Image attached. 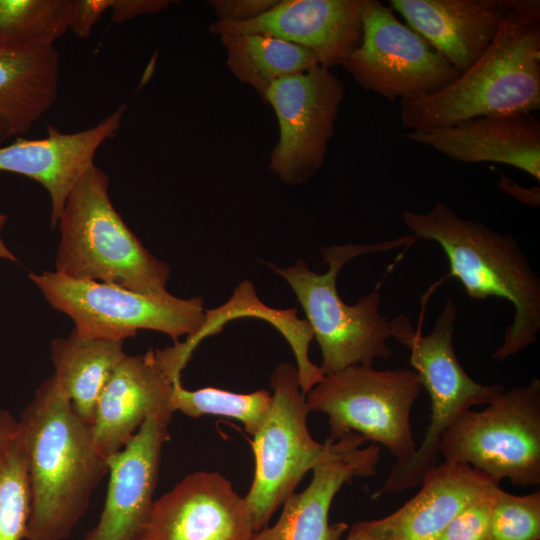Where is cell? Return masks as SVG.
I'll return each mask as SVG.
<instances>
[{
	"mask_svg": "<svg viewBox=\"0 0 540 540\" xmlns=\"http://www.w3.org/2000/svg\"><path fill=\"white\" fill-rule=\"evenodd\" d=\"M17 421L31 493L25 540H65L108 474L107 459L54 375L38 387Z\"/></svg>",
	"mask_w": 540,
	"mask_h": 540,
	"instance_id": "6da1fadb",
	"label": "cell"
},
{
	"mask_svg": "<svg viewBox=\"0 0 540 540\" xmlns=\"http://www.w3.org/2000/svg\"><path fill=\"white\" fill-rule=\"evenodd\" d=\"M540 109V1L514 0L483 54L438 93L401 101L402 126L412 131Z\"/></svg>",
	"mask_w": 540,
	"mask_h": 540,
	"instance_id": "7a4b0ae2",
	"label": "cell"
},
{
	"mask_svg": "<svg viewBox=\"0 0 540 540\" xmlns=\"http://www.w3.org/2000/svg\"><path fill=\"white\" fill-rule=\"evenodd\" d=\"M402 220L416 239L439 244L449 261V276L460 281L470 298L498 297L513 305V321L492 355L494 360H506L536 342L540 279L511 234L461 218L443 202L425 213L405 210Z\"/></svg>",
	"mask_w": 540,
	"mask_h": 540,
	"instance_id": "3957f363",
	"label": "cell"
},
{
	"mask_svg": "<svg viewBox=\"0 0 540 540\" xmlns=\"http://www.w3.org/2000/svg\"><path fill=\"white\" fill-rule=\"evenodd\" d=\"M57 226L55 271L134 292H167L169 266L129 229L109 196V178L92 164L71 189Z\"/></svg>",
	"mask_w": 540,
	"mask_h": 540,
	"instance_id": "277c9868",
	"label": "cell"
},
{
	"mask_svg": "<svg viewBox=\"0 0 540 540\" xmlns=\"http://www.w3.org/2000/svg\"><path fill=\"white\" fill-rule=\"evenodd\" d=\"M416 240L410 234L374 244L321 247L323 262L328 264L324 274L310 270L301 259L285 268L267 264L286 280L302 306L321 350L324 375L353 365L372 366L376 359L392 355L387 343L390 324L380 313L378 289L362 296L355 305L345 303L337 290L340 269L355 257L411 245Z\"/></svg>",
	"mask_w": 540,
	"mask_h": 540,
	"instance_id": "5b68a950",
	"label": "cell"
},
{
	"mask_svg": "<svg viewBox=\"0 0 540 540\" xmlns=\"http://www.w3.org/2000/svg\"><path fill=\"white\" fill-rule=\"evenodd\" d=\"M270 384L271 408L265 423L253 436L254 477L244 496L254 532L268 525L308 471L366 442L354 432L324 444L311 436L307 426L311 410L301 390L296 365L279 364L270 375Z\"/></svg>",
	"mask_w": 540,
	"mask_h": 540,
	"instance_id": "8992f818",
	"label": "cell"
},
{
	"mask_svg": "<svg viewBox=\"0 0 540 540\" xmlns=\"http://www.w3.org/2000/svg\"><path fill=\"white\" fill-rule=\"evenodd\" d=\"M457 315L455 302L448 298L427 335L415 328L406 315H398L390 322L391 337L408 348L410 365L429 394L431 413L422 442L409 459L393 464L381 493L397 494L418 486L438 464L441 435L458 415L474 405L488 404L505 389L502 384L476 382L460 364L453 346Z\"/></svg>",
	"mask_w": 540,
	"mask_h": 540,
	"instance_id": "52a82bcc",
	"label": "cell"
},
{
	"mask_svg": "<svg viewBox=\"0 0 540 540\" xmlns=\"http://www.w3.org/2000/svg\"><path fill=\"white\" fill-rule=\"evenodd\" d=\"M47 302L66 314L85 338L124 341L139 330L182 336L212 333L203 299H181L170 292L149 295L99 281L76 279L57 271L29 273Z\"/></svg>",
	"mask_w": 540,
	"mask_h": 540,
	"instance_id": "ba28073f",
	"label": "cell"
},
{
	"mask_svg": "<svg viewBox=\"0 0 540 540\" xmlns=\"http://www.w3.org/2000/svg\"><path fill=\"white\" fill-rule=\"evenodd\" d=\"M481 411L464 410L443 432L439 452L500 483L540 485V379L500 391Z\"/></svg>",
	"mask_w": 540,
	"mask_h": 540,
	"instance_id": "9c48e42d",
	"label": "cell"
},
{
	"mask_svg": "<svg viewBox=\"0 0 540 540\" xmlns=\"http://www.w3.org/2000/svg\"><path fill=\"white\" fill-rule=\"evenodd\" d=\"M421 389L414 370L353 365L324 375L306 400L311 411L328 417L327 443L354 432L383 445L396 462H402L416 450L410 415Z\"/></svg>",
	"mask_w": 540,
	"mask_h": 540,
	"instance_id": "30bf717a",
	"label": "cell"
},
{
	"mask_svg": "<svg viewBox=\"0 0 540 540\" xmlns=\"http://www.w3.org/2000/svg\"><path fill=\"white\" fill-rule=\"evenodd\" d=\"M342 66L365 90L390 101L438 93L460 73L390 6L364 0L359 44Z\"/></svg>",
	"mask_w": 540,
	"mask_h": 540,
	"instance_id": "8fae6325",
	"label": "cell"
},
{
	"mask_svg": "<svg viewBox=\"0 0 540 540\" xmlns=\"http://www.w3.org/2000/svg\"><path fill=\"white\" fill-rule=\"evenodd\" d=\"M344 95L340 79L322 66L285 77L268 89L263 100L279 125L269 168L281 181L301 184L321 168Z\"/></svg>",
	"mask_w": 540,
	"mask_h": 540,
	"instance_id": "7c38bea8",
	"label": "cell"
},
{
	"mask_svg": "<svg viewBox=\"0 0 540 540\" xmlns=\"http://www.w3.org/2000/svg\"><path fill=\"white\" fill-rule=\"evenodd\" d=\"M175 382L160 391L128 443L107 458L109 484L104 507L97 524L82 540H137L142 533L155 501L162 449L176 412L172 402Z\"/></svg>",
	"mask_w": 540,
	"mask_h": 540,
	"instance_id": "4fadbf2b",
	"label": "cell"
},
{
	"mask_svg": "<svg viewBox=\"0 0 540 540\" xmlns=\"http://www.w3.org/2000/svg\"><path fill=\"white\" fill-rule=\"evenodd\" d=\"M197 345L189 338L164 349L127 355L103 388L91 431L96 450L108 458L121 450L143 424L160 391L181 379Z\"/></svg>",
	"mask_w": 540,
	"mask_h": 540,
	"instance_id": "5bb4252c",
	"label": "cell"
},
{
	"mask_svg": "<svg viewBox=\"0 0 540 540\" xmlns=\"http://www.w3.org/2000/svg\"><path fill=\"white\" fill-rule=\"evenodd\" d=\"M244 497L216 471H196L154 501L137 540H250Z\"/></svg>",
	"mask_w": 540,
	"mask_h": 540,
	"instance_id": "9a60e30c",
	"label": "cell"
},
{
	"mask_svg": "<svg viewBox=\"0 0 540 540\" xmlns=\"http://www.w3.org/2000/svg\"><path fill=\"white\" fill-rule=\"evenodd\" d=\"M364 0H283L244 22L215 21V35L262 34L313 52L320 66L341 65L359 44Z\"/></svg>",
	"mask_w": 540,
	"mask_h": 540,
	"instance_id": "2e32d148",
	"label": "cell"
},
{
	"mask_svg": "<svg viewBox=\"0 0 540 540\" xmlns=\"http://www.w3.org/2000/svg\"><path fill=\"white\" fill-rule=\"evenodd\" d=\"M125 109L121 105L96 125L81 131L66 133L48 126L44 138L18 137L0 146V171L28 177L47 190L52 229L57 227L71 189L94 164L97 150L118 131Z\"/></svg>",
	"mask_w": 540,
	"mask_h": 540,
	"instance_id": "e0dca14e",
	"label": "cell"
},
{
	"mask_svg": "<svg viewBox=\"0 0 540 540\" xmlns=\"http://www.w3.org/2000/svg\"><path fill=\"white\" fill-rule=\"evenodd\" d=\"M405 137L458 162L506 164L540 180V121L535 113L480 116Z\"/></svg>",
	"mask_w": 540,
	"mask_h": 540,
	"instance_id": "ac0fdd59",
	"label": "cell"
},
{
	"mask_svg": "<svg viewBox=\"0 0 540 540\" xmlns=\"http://www.w3.org/2000/svg\"><path fill=\"white\" fill-rule=\"evenodd\" d=\"M420 484L421 489L398 510L361 521L372 540H438L464 507L500 487L468 464L448 461L430 469Z\"/></svg>",
	"mask_w": 540,
	"mask_h": 540,
	"instance_id": "d6986e66",
	"label": "cell"
},
{
	"mask_svg": "<svg viewBox=\"0 0 540 540\" xmlns=\"http://www.w3.org/2000/svg\"><path fill=\"white\" fill-rule=\"evenodd\" d=\"M514 0H390L406 24L460 74L497 35Z\"/></svg>",
	"mask_w": 540,
	"mask_h": 540,
	"instance_id": "ffe728a7",
	"label": "cell"
},
{
	"mask_svg": "<svg viewBox=\"0 0 540 540\" xmlns=\"http://www.w3.org/2000/svg\"><path fill=\"white\" fill-rule=\"evenodd\" d=\"M380 447L371 444L317 465L309 485L282 505L278 520L254 532L250 540H339L349 526L329 523L333 499L355 477L376 473Z\"/></svg>",
	"mask_w": 540,
	"mask_h": 540,
	"instance_id": "44dd1931",
	"label": "cell"
},
{
	"mask_svg": "<svg viewBox=\"0 0 540 540\" xmlns=\"http://www.w3.org/2000/svg\"><path fill=\"white\" fill-rule=\"evenodd\" d=\"M60 56L54 46L0 44V146L22 137L54 104Z\"/></svg>",
	"mask_w": 540,
	"mask_h": 540,
	"instance_id": "7402d4cb",
	"label": "cell"
},
{
	"mask_svg": "<svg viewBox=\"0 0 540 540\" xmlns=\"http://www.w3.org/2000/svg\"><path fill=\"white\" fill-rule=\"evenodd\" d=\"M124 341L85 338L74 330L51 341L54 376L76 413L91 425L97 400L119 362Z\"/></svg>",
	"mask_w": 540,
	"mask_h": 540,
	"instance_id": "603a6c76",
	"label": "cell"
},
{
	"mask_svg": "<svg viewBox=\"0 0 540 540\" xmlns=\"http://www.w3.org/2000/svg\"><path fill=\"white\" fill-rule=\"evenodd\" d=\"M226 62L232 74L255 89L261 97L278 80L320 66L310 50L262 34H223Z\"/></svg>",
	"mask_w": 540,
	"mask_h": 540,
	"instance_id": "cb8c5ba5",
	"label": "cell"
},
{
	"mask_svg": "<svg viewBox=\"0 0 540 540\" xmlns=\"http://www.w3.org/2000/svg\"><path fill=\"white\" fill-rule=\"evenodd\" d=\"M76 0H0V44L18 48L54 46L68 29Z\"/></svg>",
	"mask_w": 540,
	"mask_h": 540,
	"instance_id": "d4e9b609",
	"label": "cell"
},
{
	"mask_svg": "<svg viewBox=\"0 0 540 540\" xmlns=\"http://www.w3.org/2000/svg\"><path fill=\"white\" fill-rule=\"evenodd\" d=\"M172 402L175 411L192 418L211 415L238 420L254 436L268 417L272 394L266 389L246 394L215 387L189 390L180 379L174 384Z\"/></svg>",
	"mask_w": 540,
	"mask_h": 540,
	"instance_id": "484cf974",
	"label": "cell"
},
{
	"mask_svg": "<svg viewBox=\"0 0 540 540\" xmlns=\"http://www.w3.org/2000/svg\"><path fill=\"white\" fill-rule=\"evenodd\" d=\"M28 461L17 436L0 448V540H23L30 516Z\"/></svg>",
	"mask_w": 540,
	"mask_h": 540,
	"instance_id": "4316f807",
	"label": "cell"
},
{
	"mask_svg": "<svg viewBox=\"0 0 540 540\" xmlns=\"http://www.w3.org/2000/svg\"><path fill=\"white\" fill-rule=\"evenodd\" d=\"M540 539V490L515 495L501 488L491 509V540Z\"/></svg>",
	"mask_w": 540,
	"mask_h": 540,
	"instance_id": "83f0119b",
	"label": "cell"
},
{
	"mask_svg": "<svg viewBox=\"0 0 540 540\" xmlns=\"http://www.w3.org/2000/svg\"><path fill=\"white\" fill-rule=\"evenodd\" d=\"M500 487L473 500L448 524L438 540H491V509Z\"/></svg>",
	"mask_w": 540,
	"mask_h": 540,
	"instance_id": "f1b7e54d",
	"label": "cell"
},
{
	"mask_svg": "<svg viewBox=\"0 0 540 540\" xmlns=\"http://www.w3.org/2000/svg\"><path fill=\"white\" fill-rule=\"evenodd\" d=\"M277 0H214L209 1L217 21L244 22L270 10Z\"/></svg>",
	"mask_w": 540,
	"mask_h": 540,
	"instance_id": "f546056e",
	"label": "cell"
},
{
	"mask_svg": "<svg viewBox=\"0 0 540 540\" xmlns=\"http://www.w3.org/2000/svg\"><path fill=\"white\" fill-rule=\"evenodd\" d=\"M111 4L112 0H76L70 29L80 38L88 37Z\"/></svg>",
	"mask_w": 540,
	"mask_h": 540,
	"instance_id": "4dcf8cb0",
	"label": "cell"
},
{
	"mask_svg": "<svg viewBox=\"0 0 540 540\" xmlns=\"http://www.w3.org/2000/svg\"><path fill=\"white\" fill-rule=\"evenodd\" d=\"M170 3L167 0H112L111 20L122 23L136 16L158 13Z\"/></svg>",
	"mask_w": 540,
	"mask_h": 540,
	"instance_id": "1f68e13d",
	"label": "cell"
},
{
	"mask_svg": "<svg viewBox=\"0 0 540 540\" xmlns=\"http://www.w3.org/2000/svg\"><path fill=\"white\" fill-rule=\"evenodd\" d=\"M498 187L500 190L506 192L507 194L511 195L512 197L524 204L533 207H538L540 204V189L538 186L525 188L518 185L507 176L500 174V181L498 183Z\"/></svg>",
	"mask_w": 540,
	"mask_h": 540,
	"instance_id": "d6a6232c",
	"label": "cell"
},
{
	"mask_svg": "<svg viewBox=\"0 0 540 540\" xmlns=\"http://www.w3.org/2000/svg\"><path fill=\"white\" fill-rule=\"evenodd\" d=\"M18 421L7 410L0 409V448L17 436Z\"/></svg>",
	"mask_w": 540,
	"mask_h": 540,
	"instance_id": "836d02e7",
	"label": "cell"
},
{
	"mask_svg": "<svg viewBox=\"0 0 540 540\" xmlns=\"http://www.w3.org/2000/svg\"><path fill=\"white\" fill-rule=\"evenodd\" d=\"M7 220V216L0 213V258L6 259L8 261L16 262L17 258L14 256V254L6 247L5 243L2 240L1 237V231L4 227Z\"/></svg>",
	"mask_w": 540,
	"mask_h": 540,
	"instance_id": "e575fe53",
	"label": "cell"
},
{
	"mask_svg": "<svg viewBox=\"0 0 540 540\" xmlns=\"http://www.w3.org/2000/svg\"><path fill=\"white\" fill-rule=\"evenodd\" d=\"M345 540H372V538L365 531L361 522H358L350 528Z\"/></svg>",
	"mask_w": 540,
	"mask_h": 540,
	"instance_id": "d590c367",
	"label": "cell"
}]
</instances>
